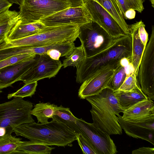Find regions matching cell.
Masks as SVG:
<instances>
[{"mask_svg":"<svg viewBox=\"0 0 154 154\" xmlns=\"http://www.w3.org/2000/svg\"><path fill=\"white\" fill-rule=\"evenodd\" d=\"M131 55L132 40L130 34L117 38L105 50L94 56L85 57L76 68V82L82 83L94 74L104 69H115L122 59H131Z\"/></svg>","mask_w":154,"mask_h":154,"instance_id":"cell-1","label":"cell"},{"mask_svg":"<svg viewBox=\"0 0 154 154\" xmlns=\"http://www.w3.org/2000/svg\"><path fill=\"white\" fill-rule=\"evenodd\" d=\"M13 132L30 141L48 146H71L77 140V133L72 128L54 119L43 124L34 122L21 124L15 128Z\"/></svg>","mask_w":154,"mask_h":154,"instance_id":"cell-2","label":"cell"},{"mask_svg":"<svg viewBox=\"0 0 154 154\" xmlns=\"http://www.w3.org/2000/svg\"><path fill=\"white\" fill-rule=\"evenodd\" d=\"M86 99L91 106L90 111L95 125L109 135L122 134L117 116L124 110L112 90L106 88Z\"/></svg>","mask_w":154,"mask_h":154,"instance_id":"cell-3","label":"cell"},{"mask_svg":"<svg viewBox=\"0 0 154 154\" xmlns=\"http://www.w3.org/2000/svg\"><path fill=\"white\" fill-rule=\"evenodd\" d=\"M80 27L74 24L45 26L36 33L25 38L7 41L2 48L25 46L35 48L56 43L74 42L79 36Z\"/></svg>","mask_w":154,"mask_h":154,"instance_id":"cell-4","label":"cell"},{"mask_svg":"<svg viewBox=\"0 0 154 154\" xmlns=\"http://www.w3.org/2000/svg\"><path fill=\"white\" fill-rule=\"evenodd\" d=\"M33 107L31 102L21 97L0 104V127L6 128L7 133L11 134L17 126L35 122L30 113Z\"/></svg>","mask_w":154,"mask_h":154,"instance_id":"cell-5","label":"cell"},{"mask_svg":"<svg viewBox=\"0 0 154 154\" xmlns=\"http://www.w3.org/2000/svg\"><path fill=\"white\" fill-rule=\"evenodd\" d=\"M71 7L68 0H23L19 5V21L24 23L41 19Z\"/></svg>","mask_w":154,"mask_h":154,"instance_id":"cell-6","label":"cell"},{"mask_svg":"<svg viewBox=\"0 0 154 154\" xmlns=\"http://www.w3.org/2000/svg\"><path fill=\"white\" fill-rule=\"evenodd\" d=\"M85 57L94 56L110 46L116 39L102 27L92 21L80 27L78 36Z\"/></svg>","mask_w":154,"mask_h":154,"instance_id":"cell-7","label":"cell"},{"mask_svg":"<svg viewBox=\"0 0 154 154\" xmlns=\"http://www.w3.org/2000/svg\"><path fill=\"white\" fill-rule=\"evenodd\" d=\"M137 78L141 90L148 98L154 100V26L140 63Z\"/></svg>","mask_w":154,"mask_h":154,"instance_id":"cell-8","label":"cell"},{"mask_svg":"<svg viewBox=\"0 0 154 154\" xmlns=\"http://www.w3.org/2000/svg\"><path fill=\"white\" fill-rule=\"evenodd\" d=\"M92 21L90 15L83 6L63 9L41 19L38 22L46 26L74 24L80 27Z\"/></svg>","mask_w":154,"mask_h":154,"instance_id":"cell-9","label":"cell"},{"mask_svg":"<svg viewBox=\"0 0 154 154\" xmlns=\"http://www.w3.org/2000/svg\"><path fill=\"white\" fill-rule=\"evenodd\" d=\"M76 123L80 133L91 142L99 154H116L118 152L109 135L93 123L87 122L82 118H77Z\"/></svg>","mask_w":154,"mask_h":154,"instance_id":"cell-10","label":"cell"},{"mask_svg":"<svg viewBox=\"0 0 154 154\" xmlns=\"http://www.w3.org/2000/svg\"><path fill=\"white\" fill-rule=\"evenodd\" d=\"M93 21L102 27L112 37L117 39L127 34L114 18L94 0H83Z\"/></svg>","mask_w":154,"mask_h":154,"instance_id":"cell-11","label":"cell"},{"mask_svg":"<svg viewBox=\"0 0 154 154\" xmlns=\"http://www.w3.org/2000/svg\"><path fill=\"white\" fill-rule=\"evenodd\" d=\"M62 64L60 60H55L46 55H36L34 64L23 75L20 81L25 84L55 76Z\"/></svg>","mask_w":154,"mask_h":154,"instance_id":"cell-12","label":"cell"},{"mask_svg":"<svg viewBox=\"0 0 154 154\" xmlns=\"http://www.w3.org/2000/svg\"><path fill=\"white\" fill-rule=\"evenodd\" d=\"M117 116L122 128L128 135L154 145V114L127 120H123L120 115Z\"/></svg>","mask_w":154,"mask_h":154,"instance_id":"cell-13","label":"cell"},{"mask_svg":"<svg viewBox=\"0 0 154 154\" xmlns=\"http://www.w3.org/2000/svg\"><path fill=\"white\" fill-rule=\"evenodd\" d=\"M115 69H106L99 71L82 83L78 91L81 99L97 95L107 86L113 75Z\"/></svg>","mask_w":154,"mask_h":154,"instance_id":"cell-14","label":"cell"},{"mask_svg":"<svg viewBox=\"0 0 154 154\" xmlns=\"http://www.w3.org/2000/svg\"><path fill=\"white\" fill-rule=\"evenodd\" d=\"M36 56L0 69V89L11 86L16 82L20 81L35 63Z\"/></svg>","mask_w":154,"mask_h":154,"instance_id":"cell-15","label":"cell"},{"mask_svg":"<svg viewBox=\"0 0 154 154\" xmlns=\"http://www.w3.org/2000/svg\"><path fill=\"white\" fill-rule=\"evenodd\" d=\"M138 21L129 25L130 34L132 40L131 63L134 72L137 76L141 59L146 46L141 41L138 33Z\"/></svg>","mask_w":154,"mask_h":154,"instance_id":"cell-16","label":"cell"},{"mask_svg":"<svg viewBox=\"0 0 154 154\" xmlns=\"http://www.w3.org/2000/svg\"><path fill=\"white\" fill-rule=\"evenodd\" d=\"M45 26L38 22L24 23H21L19 20L10 31L7 41L20 39L34 35Z\"/></svg>","mask_w":154,"mask_h":154,"instance_id":"cell-17","label":"cell"},{"mask_svg":"<svg viewBox=\"0 0 154 154\" xmlns=\"http://www.w3.org/2000/svg\"><path fill=\"white\" fill-rule=\"evenodd\" d=\"M113 91L124 111L138 102L148 98L142 91L141 88L129 91L117 90Z\"/></svg>","mask_w":154,"mask_h":154,"instance_id":"cell-18","label":"cell"},{"mask_svg":"<svg viewBox=\"0 0 154 154\" xmlns=\"http://www.w3.org/2000/svg\"><path fill=\"white\" fill-rule=\"evenodd\" d=\"M122 119L127 120L154 114V103L148 98L133 105L123 112Z\"/></svg>","mask_w":154,"mask_h":154,"instance_id":"cell-19","label":"cell"},{"mask_svg":"<svg viewBox=\"0 0 154 154\" xmlns=\"http://www.w3.org/2000/svg\"><path fill=\"white\" fill-rule=\"evenodd\" d=\"M20 19L19 12L15 10L0 14V49L6 44L10 31Z\"/></svg>","mask_w":154,"mask_h":154,"instance_id":"cell-20","label":"cell"},{"mask_svg":"<svg viewBox=\"0 0 154 154\" xmlns=\"http://www.w3.org/2000/svg\"><path fill=\"white\" fill-rule=\"evenodd\" d=\"M70 45L69 42L56 43L42 46L32 48L31 54L46 55L51 58L59 60L61 57L65 56L68 53Z\"/></svg>","mask_w":154,"mask_h":154,"instance_id":"cell-21","label":"cell"},{"mask_svg":"<svg viewBox=\"0 0 154 154\" xmlns=\"http://www.w3.org/2000/svg\"><path fill=\"white\" fill-rule=\"evenodd\" d=\"M100 4L116 20L127 34H130L129 25L123 17L116 0H94Z\"/></svg>","mask_w":154,"mask_h":154,"instance_id":"cell-22","label":"cell"},{"mask_svg":"<svg viewBox=\"0 0 154 154\" xmlns=\"http://www.w3.org/2000/svg\"><path fill=\"white\" fill-rule=\"evenodd\" d=\"M134 72L131 63L128 65L120 64L115 70L113 75L106 88L113 91L118 90L126 78Z\"/></svg>","mask_w":154,"mask_h":154,"instance_id":"cell-23","label":"cell"},{"mask_svg":"<svg viewBox=\"0 0 154 154\" xmlns=\"http://www.w3.org/2000/svg\"><path fill=\"white\" fill-rule=\"evenodd\" d=\"M55 106V104L49 102H40L34 106L30 113L36 117L38 123H46L48 122L49 119H52L54 115Z\"/></svg>","mask_w":154,"mask_h":154,"instance_id":"cell-24","label":"cell"},{"mask_svg":"<svg viewBox=\"0 0 154 154\" xmlns=\"http://www.w3.org/2000/svg\"><path fill=\"white\" fill-rule=\"evenodd\" d=\"M77 118L73 114L69 108L65 107L61 105L58 106L55 105L54 115L52 119L65 124L78 133L80 132L76 123Z\"/></svg>","mask_w":154,"mask_h":154,"instance_id":"cell-25","label":"cell"},{"mask_svg":"<svg viewBox=\"0 0 154 154\" xmlns=\"http://www.w3.org/2000/svg\"><path fill=\"white\" fill-rule=\"evenodd\" d=\"M54 147L35 141H21L16 151L23 152L25 154H50Z\"/></svg>","mask_w":154,"mask_h":154,"instance_id":"cell-26","label":"cell"},{"mask_svg":"<svg viewBox=\"0 0 154 154\" xmlns=\"http://www.w3.org/2000/svg\"><path fill=\"white\" fill-rule=\"evenodd\" d=\"M6 134L0 137V154H14L21 140V139Z\"/></svg>","mask_w":154,"mask_h":154,"instance_id":"cell-27","label":"cell"},{"mask_svg":"<svg viewBox=\"0 0 154 154\" xmlns=\"http://www.w3.org/2000/svg\"><path fill=\"white\" fill-rule=\"evenodd\" d=\"M85 57L83 48L81 45L75 47L71 53L63 60L62 66L64 68L73 66L78 67Z\"/></svg>","mask_w":154,"mask_h":154,"instance_id":"cell-28","label":"cell"},{"mask_svg":"<svg viewBox=\"0 0 154 154\" xmlns=\"http://www.w3.org/2000/svg\"><path fill=\"white\" fill-rule=\"evenodd\" d=\"M124 18L126 11L130 9L141 13L144 9V0H116Z\"/></svg>","mask_w":154,"mask_h":154,"instance_id":"cell-29","label":"cell"},{"mask_svg":"<svg viewBox=\"0 0 154 154\" xmlns=\"http://www.w3.org/2000/svg\"><path fill=\"white\" fill-rule=\"evenodd\" d=\"M38 85L37 82H34L25 85L16 92L9 94L7 96L8 99L12 97L23 98L27 97H32L36 91Z\"/></svg>","mask_w":154,"mask_h":154,"instance_id":"cell-30","label":"cell"},{"mask_svg":"<svg viewBox=\"0 0 154 154\" xmlns=\"http://www.w3.org/2000/svg\"><path fill=\"white\" fill-rule=\"evenodd\" d=\"M77 140L83 153L85 154H99L91 142L81 133L76 134Z\"/></svg>","mask_w":154,"mask_h":154,"instance_id":"cell-31","label":"cell"},{"mask_svg":"<svg viewBox=\"0 0 154 154\" xmlns=\"http://www.w3.org/2000/svg\"><path fill=\"white\" fill-rule=\"evenodd\" d=\"M140 88L137 76L133 72L128 76L118 90L127 91Z\"/></svg>","mask_w":154,"mask_h":154,"instance_id":"cell-32","label":"cell"},{"mask_svg":"<svg viewBox=\"0 0 154 154\" xmlns=\"http://www.w3.org/2000/svg\"><path fill=\"white\" fill-rule=\"evenodd\" d=\"M36 56V54H25L8 57L0 60V69Z\"/></svg>","mask_w":154,"mask_h":154,"instance_id":"cell-33","label":"cell"},{"mask_svg":"<svg viewBox=\"0 0 154 154\" xmlns=\"http://www.w3.org/2000/svg\"><path fill=\"white\" fill-rule=\"evenodd\" d=\"M138 33L140 38L145 46L148 40V34L145 29V25L141 20L138 21Z\"/></svg>","mask_w":154,"mask_h":154,"instance_id":"cell-34","label":"cell"},{"mask_svg":"<svg viewBox=\"0 0 154 154\" xmlns=\"http://www.w3.org/2000/svg\"><path fill=\"white\" fill-rule=\"evenodd\" d=\"M132 154H154V148L142 147L132 151Z\"/></svg>","mask_w":154,"mask_h":154,"instance_id":"cell-35","label":"cell"},{"mask_svg":"<svg viewBox=\"0 0 154 154\" xmlns=\"http://www.w3.org/2000/svg\"><path fill=\"white\" fill-rule=\"evenodd\" d=\"M12 4L9 0H0V14L9 10Z\"/></svg>","mask_w":154,"mask_h":154,"instance_id":"cell-36","label":"cell"},{"mask_svg":"<svg viewBox=\"0 0 154 154\" xmlns=\"http://www.w3.org/2000/svg\"><path fill=\"white\" fill-rule=\"evenodd\" d=\"M135 11L133 9H130L126 11L124 18L126 20L132 19L135 17Z\"/></svg>","mask_w":154,"mask_h":154,"instance_id":"cell-37","label":"cell"},{"mask_svg":"<svg viewBox=\"0 0 154 154\" xmlns=\"http://www.w3.org/2000/svg\"><path fill=\"white\" fill-rule=\"evenodd\" d=\"M71 4V7H82L84 6L83 0H68Z\"/></svg>","mask_w":154,"mask_h":154,"instance_id":"cell-38","label":"cell"},{"mask_svg":"<svg viewBox=\"0 0 154 154\" xmlns=\"http://www.w3.org/2000/svg\"><path fill=\"white\" fill-rule=\"evenodd\" d=\"M7 132L6 128L0 127V137L4 136L7 133Z\"/></svg>","mask_w":154,"mask_h":154,"instance_id":"cell-39","label":"cell"},{"mask_svg":"<svg viewBox=\"0 0 154 154\" xmlns=\"http://www.w3.org/2000/svg\"><path fill=\"white\" fill-rule=\"evenodd\" d=\"M23 0H9L12 3H15L19 5L22 2Z\"/></svg>","mask_w":154,"mask_h":154,"instance_id":"cell-40","label":"cell"},{"mask_svg":"<svg viewBox=\"0 0 154 154\" xmlns=\"http://www.w3.org/2000/svg\"><path fill=\"white\" fill-rule=\"evenodd\" d=\"M149 1L152 4V7L154 8V0H149Z\"/></svg>","mask_w":154,"mask_h":154,"instance_id":"cell-41","label":"cell"},{"mask_svg":"<svg viewBox=\"0 0 154 154\" xmlns=\"http://www.w3.org/2000/svg\"><path fill=\"white\" fill-rule=\"evenodd\" d=\"M2 91L1 90V89H0V93H2Z\"/></svg>","mask_w":154,"mask_h":154,"instance_id":"cell-42","label":"cell"}]
</instances>
